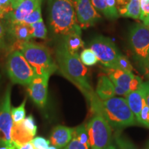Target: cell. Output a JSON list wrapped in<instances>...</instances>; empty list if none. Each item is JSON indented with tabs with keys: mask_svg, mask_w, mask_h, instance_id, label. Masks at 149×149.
<instances>
[{
	"mask_svg": "<svg viewBox=\"0 0 149 149\" xmlns=\"http://www.w3.org/2000/svg\"><path fill=\"white\" fill-rule=\"evenodd\" d=\"M81 30H79V31H74L61 38V40L70 53H77V51L80 48L84 46V42L81 39Z\"/></svg>",
	"mask_w": 149,
	"mask_h": 149,
	"instance_id": "ffe728a7",
	"label": "cell"
},
{
	"mask_svg": "<svg viewBox=\"0 0 149 149\" xmlns=\"http://www.w3.org/2000/svg\"><path fill=\"white\" fill-rule=\"evenodd\" d=\"M139 68H141L143 74L149 79V56L147 57L146 60L143 62V64L139 66Z\"/></svg>",
	"mask_w": 149,
	"mask_h": 149,
	"instance_id": "d590c367",
	"label": "cell"
},
{
	"mask_svg": "<svg viewBox=\"0 0 149 149\" xmlns=\"http://www.w3.org/2000/svg\"><path fill=\"white\" fill-rule=\"evenodd\" d=\"M114 138L120 149H136L135 145L130 141V139L126 138L119 132L115 133Z\"/></svg>",
	"mask_w": 149,
	"mask_h": 149,
	"instance_id": "d4e9b609",
	"label": "cell"
},
{
	"mask_svg": "<svg viewBox=\"0 0 149 149\" xmlns=\"http://www.w3.org/2000/svg\"><path fill=\"white\" fill-rule=\"evenodd\" d=\"M86 126L91 149H104L111 144V127L102 113L94 114Z\"/></svg>",
	"mask_w": 149,
	"mask_h": 149,
	"instance_id": "8992f818",
	"label": "cell"
},
{
	"mask_svg": "<svg viewBox=\"0 0 149 149\" xmlns=\"http://www.w3.org/2000/svg\"><path fill=\"white\" fill-rule=\"evenodd\" d=\"M140 90L142 92L143 96H144L145 103L149 108V81L142 83Z\"/></svg>",
	"mask_w": 149,
	"mask_h": 149,
	"instance_id": "e575fe53",
	"label": "cell"
},
{
	"mask_svg": "<svg viewBox=\"0 0 149 149\" xmlns=\"http://www.w3.org/2000/svg\"><path fill=\"white\" fill-rule=\"evenodd\" d=\"M21 123L23 127L25 128L28 133L31 135H32L33 137H34L37 133V128L33 115H29L26 118L24 119Z\"/></svg>",
	"mask_w": 149,
	"mask_h": 149,
	"instance_id": "4316f807",
	"label": "cell"
},
{
	"mask_svg": "<svg viewBox=\"0 0 149 149\" xmlns=\"http://www.w3.org/2000/svg\"><path fill=\"white\" fill-rule=\"evenodd\" d=\"M0 18H1V15H0Z\"/></svg>",
	"mask_w": 149,
	"mask_h": 149,
	"instance_id": "ee69618b",
	"label": "cell"
},
{
	"mask_svg": "<svg viewBox=\"0 0 149 149\" xmlns=\"http://www.w3.org/2000/svg\"><path fill=\"white\" fill-rule=\"evenodd\" d=\"M48 24L52 33L61 38L81 30L72 0H48Z\"/></svg>",
	"mask_w": 149,
	"mask_h": 149,
	"instance_id": "7a4b0ae2",
	"label": "cell"
},
{
	"mask_svg": "<svg viewBox=\"0 0 149 149\" xmlns=\"http://www.w3.org/2000/svg\"><path fill=\"white\" fill-rule=\"evenodd\" d=\"M4 24L7 33L16 41L17 44L29 42L33 37V29L30 24L24 22L15 24L4 22Z\"/></svg>",
	"mask_w": 149,
	"mask_h": 149,
	"instance_id": "4fadbf2b",
	"label": "cell"
},
{
	"mask_svg": "<svg viewBox=\"0 0 149 149\" xmlns=\"http://www.w3.org/2000/svg\"><path fill=\"white\" fill-rule=\"evenodd\" d=\"M72 138L77 139L78 141L84 144L90 146L88 131H87L86 126L84 124H82V125L77 126V128H73Z\"/></svg>",
	"mask_w": 149,
	"mask_h": 149,
	"instance_id": "7402d4cb",
	"label": "cell"
},
{
	"mask_svg": "<svg viewBox=\"0 0 149 149\" xmlns=\"http://www.w3.org/2000/svg\"><path fill=\"white\" fill-rule=\"evenodd\" d=\"M116 8L120 16L139 19L141 14L140 0H117Z\"/></svg>",
	"mask_w": 149,
	"mask_h": 149,
	"instance_id": "5bb4252c",
	"label": "cell"
},
{
	"mask_svg": "<svg viewBox=\"0 0 149 149\" xmlns=\"http://www.w3.org/2000/svg\"><path fill=\"white\" fill-rule=\"evenodd\" d=\"M148 149H149V141H148Z\"/></svg>",
	"mask_w": 149,
	"mask_h": 149,
	"instance_id": "7bdbcfd3",
	"label": "cell"
},
{
	"mask_svg": "<svg viewBox=\"0 0 149 149\" xmlns=\"http://www.w3.org/2000/svg\"><path fill=\"white\" fill-rule=\"evenodd\" d=\"M104 149H117L116 147H115V145L113 144H110L107 147H106Z\"/></svg>",
	"mask_w": 149,
	"mask_h": 149,
	"instance_id": "60d3db41",
	"label": "cell"
},
{
	"mask_svg": "<svg viewBox=\"0 0 149 149\" xmlns=\"http://www.w3.org/2000/svg\"><path fill=\"white\" fill-rule=\"evenodd\" d=\"M31 142L35 149H48L51 143L50 140H47L44 137H35L31 140Z\"/></svg>",
	"mask_w": 149,
	"mask_h": 149,
	"instance_id": "4dcf8cb0",
	"label": "cell"
},
{
	"mask_svg": "<svg viewBox=\"0 0 149 149\" xmlns=\"http://www.w3.org/2000/svg\"><path fill=\"white\" fill-rule=\"evenodd\" d=\"M50 77L51 76L49 75H35L29 85L30 96L39 107H44L46 105Z\"/></svg>",
	"mask_w": 149,
	"mask_h": 149,
	"instance_id": "8fae6325",
	"label": "cell"
},
{
	"mask_svg": "<svg viewBox=\"0 0 149 149\" xmlns=\"http://www.w3.org/2000/svg\"><path fill=\"white\" fill-rule=\"evenodd\" d=\"M102 114L109 125L115 128H124L135 125L136 118L124 97H112L102 100Z\"/></svg>",
	"mask_w": 149,
	"mask_h": 149,
	"instance_id": "277c9868",
	"label": "cell"
},
{
	"mask_svg": "<svg viewBox=\"0 0 149 149\" xmlns=\"http://www.w3.org/2000/svg\"><path fill=\"white\" fill-rule=\"evenodd\" d=\"M42 19V10H41V6H39L37 8H35L33 12L31 13L24 20V23L31 24L36 23L40 20Z\"/></svg>",
	"mask_w": 149,
	"mask_h": 149,
	"instance_id": "83f0119b",
	"label": "cell"
},
{
	"mask_svg": "<svg viewBox=\"0 0 149 149\" xmlns=\"http://www.w3.org/2000/svg\"><path fill=\"white\" fill-rule=\"evenodd\" d=\"M106 72L108 74L107 76L110 78L113 84L123 88L127 92L128 94L130 93V83L135 77V74L133 72L120 69L107 68L106 69Z\"/></svg>",
	"mask_w": 149,
	"mask_h": 149,
	"instance_id": "9a60e30c",
	"label": "cell"
},
{
	"mask_svg": "<svg viewBox=\"0 0 149 149\" xmlns=\"http://www.w3.org/2000/svg\"><path fill=\"white\" fill-rule=\"evenodd\" d=\"M1 20L2 19L0 18V50L3 49L6 46V36L7 34L5 24Z\"/></svg>",
	"mask_w": 149,
	"mask_h": 149,
	"instance_id": "836d02e7",
	"label": "cell"
},
{
	"mask_svg": "<svg viewBox=\"0 0 149 149\" xmlns=\"http://www.w3.org/2000/svg\"><path fill=\"white\" fill-rule=\"evenodd\" d=\"M115 95H121L124 97V98L127 96L128 93L126 91H125L124 89L120 88V87L117 86H115Z\"/></svg>",
	"mask_w": 149,
	"mask_h": 149,
	"instance_id": "8d00e7d4",
	"label": "cell"
},
{
	"mask_svg": "<svg viewBox=\"0 0 149 149\" xmlns=\"http://www.w3.org/2000/svg\"><path fill=\"white\" fill-rule=\"evenodd\" d=\"M98 13L109 19H116L120 17L116 8L117 0H91Z\"/></svg>",
	"mask_w": 149,
	"mask_h": 149,
	"instance_id": "e0dca14e",
	"label": "cell"
},
{
	"mask_svg": "<svg viewBox=\"0 0 149 149\" xmlns=\"http://www.w3.org/2000/svg\"><path fill=\"white\" fill-rule=\"evenodd\" d=\"M20 52L32 67L35 75H49L58 68L49 51L44 46L26 42L18 44Z\"/></svg>",
	"mask_w": 149,
	"mask_h": 149,
	"instance_id": "3957f363",
	"label": "cell"
},
{
	"mask_svg": "<svg viewBox=\"0 0 149 149\" xmlns=\"http://www.w3.org/2000/svg\"><path fill=\"white\" fill-rule=\"evenodd\" d=\"M42 0H24L17 6L8 15L3 19L6 23H21L33 12L39 6L42 5Z\"/></svg>",
	"mask_w": 149,
	"mask_h": 149,
	"instance_id": "7c38bea8",
	"label": "cell"
},
{
	"mask_svg": "<svg viewBox=\"0 0 149 149\" xmlns=\"http://www.w3.org/2000/svg\"><path fill=\"white\" fill-rule=\"evenodd\" d=\"M11 88L6 91L3 100L0 104V146H12V129L13 120L10 109Z\"/></svg>",
	"mask_w": 149,
	"mask_h": 149,
	"instance_id": "9c48e42d",
	"label": "cell"
},
{
	"mask_svg": "<svg viewBox=\"0 0 149 149\" xmlns=\"http://www.w3.org/2000/svg\"><path fill=\"white\" fill-rule=\"evenodd\" d=\"M10 1H11V3H12L13 8L14 9L15 8H16V6L19 4V3H20L22 1H24V0H10Z\"/></svg>",
	"mask_w": 149,
	"mask_h": 149,
	"instance_id": "f35d334b",
	"label": "cell"
},
{
	"mask_svg": "<svg viewBox=\"0 0 149 149\" xmlns=\"http://www.w3.org/2000/svg\"><path fill=\"white\" fill-rule=\"evenodd\" d=\"M17 149H35L34 147H33V144H31V142H27L26 144H22L21 146H19L17 148Z\"/></svg>",
	"mask_w": 149,
	"mask_h": 149,
	"instance_id": "74e56055",
	"label": "cell"
},
{
	"mask_svg": "<svg viewBox=\"0 0 149 149\" xmlns=\"http://www.w3.org/2000/svg\"><path fill=\"white\" fill-rule=\"evenodd\" d=\"M139 124L149 128V108L146 104L141 110Z\"/></svg>",
	"mask_w": 149,
	"mask_h": 149,
	"instance_id": "1f68e13d",
	"label": "cell"
},
{
	"mask_svg": "<svg viewBox=\"0 0 149 149\" xmlns=\"http://www.w3.org/2000/svg\"><path fill=\"white\" fill-rule=\"evenodd\" d=\"M125 99L128 104V107L135 115L136 120L139 124L141 110L146 104L142 92L140 89L130 92L127 95Z\"/></svg>",
	"mask_w": 149,
	"mask_h": 149,
	"instance_id": "ac0fdd59",
	"label": "cell"
},
{
	"mask_svg": "<svg viewBox=\"0 0 149 149\" xmlns=\"http://www.w3.org/2000/svg\"><path fill=\"white\" fill-rule=\"evenodd\" d=\"M128 40L134 57L140 66L149 56V28L144 24H134L130 30Z\"/></svg>",
	"mask_w": 149,
	"mask_h": 149,
	"instance_id": "ba28073f",
	"label": "cell"
},
{
	"mask_svg": "<svg viewBox=\"0 0 149 149\" xmlns=\"http://www.w3.org/2000/svg\"><path fill=\"white\" fill-rule=\"evenodd\" d=\"M0 149H17V148L15 145H12V146H0Z\"/></svg>",
	"mask_w": 149,
	"mask_h": 149,
	"instance_id": "ab89813d",
	"label": "cell"
},
{
	"mask_svg": "<svg viewBox=\"0 0 149 149\" xmlns=\"http://www.w3.org/2000/svg\"><path fill=\"white\" fill-rule=\"evenodd\" d=\"M48 149H57V148L55 146H49V148H48Z\"/></svg>",
	"mask_w": 149,
	"mask_h": 149,
	"instance_id": "b9f144b4",
	"label": "cell"
},
{
	"mask_svg": "<svg viewBox=\"0 0 149 149\" xmlns=\"http://www.w3.org/2000/svg\"><path fill=\"white\" fill-rule=\"evenodd\" d=\"M95 93L103 101L114 97L115 95V85L107 75L102 74L100 76Z\"/></svg>",
	"mask_w": 149,
	"mask_h": 149,
	"instance_id": "d6986e66",
	"label": "cell"
},
{
	"mask_svg": "<svg viewBox=\"0 0 149 149\" xmlns=\"http://www.w3.org/2000/svg\"><path fill=\"white\" fill-rule=\"evenodd\" d=\"M117 69H120L122 70H125V71L132 72L133 68L131 64H130V61L128 60V59L122 54L120 57H119L118 61H117Z\"/></svg>",
	"mask_w": 149,
	"mask_h": 149,
	"instance_id": "f546056e",
	"label": "cell"
},
{
	"mask_svg": "<svg viewBox=\"0 0 149 149\" xmlns=\"http://www.w3.org/2000/svg\"><path fill=\"white\" fill-rule=\"evenodd\" d=\"M79 58L83 64L87 66H94L98 61V59L95 54L90 48L83 50L80 54Z\"/></svg>",
	"mask_w": 149,
	"mask_h": 149,
	"instance_id": "44dd1931",
	"label": "cell"
},
{
	"mask_svg": "<svg viewBox=\"0 0 149 149\" xmlns=\"http://www.w3.org/2000/svg\"><path fill=\"white\" fill-rule=\"evenodd\" d=\"M73 128L64 126H57L52 131L50 142L57 148H62L72 139Z\"/></svg>",
	"mask_w": 149,
	"mask_h": 149,
	"instance_id": "2e32d148",
	"label": "cell"
},
{
	"mask_svg": "<svg viewBox=\"0 0 149 149\" xmlns=\"http://www.w3.org/2000/svg\"><path fill=\"white\" fill-rule=\"evenodd\" d=\"M64 149H90V146L84 144L77 139L72 138Z\"/></svg>",
	"mask_w": 149,
	"mask_h": 149,
	"instance_id": "d6a6232c",
	"label": "cell"
},
{
	"mask_svg": "<svg viewBox=\"0 0 149 149\" xmlns=\"http://www.w3.org/2000/svg\"><path fill=\"white\" fill-rule=\"evenodd\" d=\"M89 46L103 66L107 68L117 69V61L122 53L111 39L97 36L91 41Z\"/></svg>",
	"mask_w": 149,
	"mask_h": 149,
	"instance_id": "52a82bcc",
	"label": "cell"
},
{
	"mask_svg": "<svg viewBox=\"0 0 149 149\" xmlns=\"http://www.w3.org/2000/svg\"><path fill=\"white\" fill-rule=\"evenodd\" d=\"M25 104L26 100H24L19 107L17 108H13L11 109V115H12L13 123H20L25 119Z\"/></svg>",
	"mask_w": 149,
	"mask_h": 149,
	"instance_id": "cb8c5ba5",
	"label": "cell"
},
{
	"mask_svg": "<svg viewBox=\"0 0 149 149\" xmlns=\"http://www.w3.org/2000/svg\"><path fill=\"white\" fill-rule=\"evenodd\" d=\"M13 10L10 0H0V15L1 19H3Z\"/></svg>",
	"mask_w": 149,
	"mask_h": 149,
	"instance_id": "f1b7e54d",
	"label": "cell"
},
{
	"mask_svg": "<svg viewBox=\"0 0 149 149\" xmlns=\"http://www.w3.org/2000/svg\"><path fill=\"white\" fill-rule=\"evenodd\" d=\"M31 26L33 29V37L43 39V40L46 39V37H47V29H46L45 24L43 21V19L36 22V23L31 24Z\"/></svg>",
	"mask_w": 149,
	"mask_h": 149,
	"instance_id": "603a6c76",
	"label": "cell"
},
{
	"mask_svg": "<svg viewBox=\"0 0 149 149\" xmlns=\"http://www.w3.org/2000/svg\"><path fill=\"white\" fill-rule=\"evenodd\" d=\"M55 56L61 73L82 93L93 114L102 113V100L91 87L88 69L80 60L78 54L70 53L61 40L56 48Z\"/></svg>",
	"mask_w": 149,
	"mask_h": 149,
	"instance_id": "6da1fadb",
	"label": "cell"
},
{
	"mask_svg": "<svg viewBox=\"0 0 149 149\" xmlns=\"http://www.w3.org/2000/svg\"><path fill=\"white\" fill-rule=\"evenodd\" d=\"M6 69L11 81L18 84L29 85L35 75L32 67L17 50L12 51L8 55Z\"/></svg>",
	"mask_w": 149,
	"mask_h": 149,
	"instance_id": "5b68a950",
	"label": "cell"
},
{
	"mask_svg": "<svg viewBox=\"0 0 149 149\" xmlns=\"http://www.w3.org/2000/svg\"><path fill=\"white\" fill-rule=\"evenodd\" d=\"M141 14L139 19L149 28V0H140Z\"/></svg>",
	"mask_w": 149,
	"mask_h": 149,
	"instance_id": "484cf974",
	"label": "cell"
},
{
	"mask_svg": "<svg viewBox=\"0 0 149 149\" xmlns=\"http://www.w3.org/2000/svg\"><path fill=\"white\" fill-rule=\"evenodd\" d=\"M77 24L81 29L93 26L101 19L91 0H73Z\"/></svg>",
	"mask_w": 149,
	"mask_h": 149,
	"instance_id": "30bf717a",
	"label": "cell"
}]
</instances>
